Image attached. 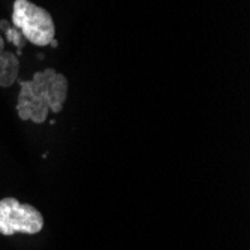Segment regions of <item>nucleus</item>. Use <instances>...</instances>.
<instances>
[{"label":"nucleus","mask_w":250,"mask_h":250,"mask_svg":"<svg viewBox=\"0 0 250 250\" xmlns=\"http://www.w3.org/2000/svg\"><path fill=\"white\" fill-rule=\"evenodd\" d=\"M17 112L21 120H32L41 125L47 120L50 109L60 112L67 98L69 83L63 74L48 67L36 72L30 81H20Z\"/></svg>","instance_id":"obj_1"},{"label":"nucleus","mask_w":250,"mask_h":250,"mask_svg":"<svg viewBox=\"0 0 250 250\" xmlns=\"http://www.w3.org/2000/svg\"><path fill=\"white\" fill-rule=\"evenodd\" d=\"M12 22L24 39L38 47L50 45L56 35L51 14L30 0H15L12 5Z\"/></svg>","instance_id":"obj_2"},{"label":"nucleus","mask_w":250,"mask_h":250,"mask_svg":"<svg viewBox=\"0 0 250 250\" xmlns=\"http://www.w3.org/2000/svg\"><path fill=\"white\" fill-rule=\"evenodd\" d=\"M43 228V216L30 204H22L17 198L0 199V234L14 235L22 232L35 235Z\"/></svg>","instance_id":"obj_3"},{"label":"nucleus","mask_w":250,"mask_h":250,"mask_svg":"<svg viewBox=\"0 0 250 250\" xmlns=\"http://www.w3.org/2000/svg\"><path fill=\"white\" fill-rule=\"evenodd\" d=\"M20 71L18 56L11 51H5V39L0 35V87H11Z\"/></svg>","instance_id":"obj_4"},{"label":"nucleus","mask_w":250,"mask_h":250,"mask_svg":"<svg viewBox=\"0 0 250 250\" xmlns=\"http://www.w3.org/2000/svg\"><path fill=\"white\" fill-rule=\"evenodd\" d=\"M0 27H3L5 30V35H6V39L9 41V42H12L14 45H17V48H18V51L15 53L17 56H20L21 54V50H22V47H24V36H22V33L20 32V30H17L15 27H11L9 26V22L8 21H5V20H2L0 21Z\"/></svg>","instance_id":"obj_5"}]
</instances>
